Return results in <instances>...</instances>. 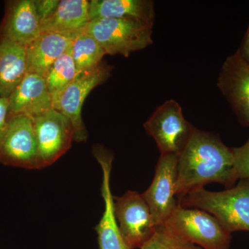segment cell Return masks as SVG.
Returning a JSON list of instances; mask_svg holds the SVG:
<instances>
[{
	"label": "cell",
	"instance_id": "52a82bcc",
	"mask_svg": "<svg viewBox=\"0 0 249 249\" xmlns=\"http://www.w3.org/2000/svg\"><path fill=\"white\" fill-rule=\"evenodd\" d=\"M0 163L24 169H38L37 142L31 118L22 115L7 118L0 134Z\"/></svg>",
	"mask_w": 249,
	"mask_h": 249
},
{
	"label": "cell",
	"instance_id": "9a60e30c",
	"mask_svg": "<svg viewBox=\"0 0 249 249\" xmlns=\"http://www.w3.org/2000/svg\"><path fill=\"white\" fill-rule=\"evenodd\" d=\"M79 34V33H78ZM77 34L41 33L26 48L27 73L45 78L55 60L70 49Z\"/></svg>",
	"mask_w": 249,
	"mask_h": 249
},
{
	"label": "cell",
	"instance_id": "7402d4cb",
	"mask_svg": "<svg viewBox=\"0 0 249 249\" xmlns=\"http://www.w3.org/2000/svg\"><path fill=\"white\" fill-rule=\"evenodd\" d=\"M235 169L239 179L249 180V139L245 145L232 148Z\"/></svg>",
	"mask_w": 249,
	"mask_h": 249
},
{
	"label": "cell",
	"instance_id": "ba28073f",
	"mask_svg": "<svg viewBox=\"0 0 249 249\" xmlns=\"http://www.w3.org/2000/svg\"><path fill=\"white\" fill-rule=\"evenodd\" d=\"M37 150L38 169L53 164L71 147L74 129L71 121L52 109L32 119Z\"/></svg>",
	"mask_w": 249,
	"mask_h": 249
},
{
	"label": "cell",
	"instance_id": "4fadbf2b",
	"mask_svg": "<svg viewBox=\"0 0 249 249\" xmlns=\"http://www.w3.org/2000/svg\"><path fill=\"white\" fill-rule=\"evenodd\" d=\"M40 34V20L34 0L6 2L4 18L0 25V38L27 47Z\"/></svg>",
	"mask_w": 249,
	"mask_h": 249
},
{
	"label": "cell",
	"instance_id": "ac0fdd59",
	"mask_svg": "<svg viewBox=\"0 0 249 249\" xmlns=\"http://www.w3.org/2000/svg\"><path fill=\"white\" fill-rule=\"evenodd\" d=\"M27 73L26 48L0 38V98H8Z\"/></svg>",
	"mask_w": 249,
	"mask_h": 249
},
{
	"label": "cell",
	"instance_id": "8fae6325",
	"mask_svg": "<svg viewBox=\"0 0 249 249\" xmlns=\"http://www.w3.org/2000/svg\"><path fill=\"white\" fill-rule=\"evenodd\" d=\"M217 85L241 124L249 127V65L239 49L223 63Z\"/></svg>",
	"mask_w": 249,
	"mask_h": 249
},
{
	"label": "cell",
	"instance_id": "5bb4252c",
	"mask_svg": "<svg viewBox=\"0 0 249 249\" xmlns=\"http://www.w3.org/2000/svg\"><path fill=\"white\" fill-rule=\"evenodd\" d=\"M8 99V117L22 115L34 119L53 109L45 78L35 73H27Z\"/></svg>",
	"mask_w": 249,
	"mask_h": 249
},
{
	"label": "cell",
	"instance_id": "5b68a950",
	"mask_svg": "<svg viewBox=\"0 0 249 249\" xmlns=\"http://www.w3.org/2000/svg\"><path fill=\"white\" fill-rule=\"evenodd\" d=\"M155 141L160 155H179L191 139L195 127L183 116L177 101L169 100L157 108L143 124Z\"/></svg>",
	"mask_w": 249,
	"mask_h": 249
},
{
	"label": "cell",
	"instance_id": "2e32d148",
	"mask_svg": "<svg viewBox=\"0 0 249 249\" xmlns=\"http://www.w3.org/2000/svg\"><path fill=\"white\" fill-rule=\"evenodd\" d=\"M89 21L103 18L131 19L153 24L155 9L151 0H91Z\"/></svg>",
	"mask_w": 249,
	"mask_h": 249
},
{
	"label": "cell",
	"instance_id": "603a6c76",
	"mask_svg": "<svg viewBox=\"0 0 249 249\" xmlns=\"http://www.w3.org/2000/svg\"><path fill=\"white\" fill-rule=\"evenodd\" d=\"M60 0H34L36 12L40 22L53 14Z\"/></svg>",
	"mask_w": 249,
	"mask_h": 249
},
{
	"label": "cell",
	"instance_id": "ffe728a7",
	"mask_svg": "<svg viewBox=\"0 0 249 249\" xmlns=\"http://www.w3.org/2000/svg\"><path fill=\"white\" fill-rule=\"evenodd\" d=\"M78 76L70 49L59 57L45 77L46 84L53 101Z\"/></svg>",
	"mask_w": 249,
	"mask_h": 249
},
{
	"label": "cell",
	"instance_id": "d6986e66",
	"mask_svg": "<svg viewBox=\"0 0 249 249\" xmlns=\"http://www.w3.org/2000/svg\"><path fill=\"white\" fill-rule=\"evenodd\" d=\"M78 75L98 67L106 55L104 49L90 34L80 31L70 47Z\"/></svg>",
	"mask_w": 249,
	"mask_h": 249
},
{
	"label": "cell",
	"instance_id": "cb8c5ba5",
	"mask_svg": "<svg viewBox=\"0 0 249 249\" xmlns=\"http://www.w3.org/2000/svg\"><path fill=\"white\" fill-rule=\"evenodd\" d=\"M8 109H9V99L0 98V134L4 129L8 118Z\"/></svg>",
	"mask_w": 249,
	"mask_h": 249
},
{
	"label": "cell",
	"instance_id": "8992f818",
	"mask_svg": "<svg viewBox=\"0 0 249 249\" xmlns=\"http://www.w3.org/2000/svg\"><path fill=\"white\" fill-rule=\"evenodd\" d=\"M112 67L101 62L93 70L80 73L53 101V108L67 116L73 124L74 142L88 140V133L82 117V108L87 96L96 87L109 78Z\"/></svg>",
	"mask_w": 249,
	"mask_h": 249
},
{
	"label": "cell",
	"instance_id": "d4e9b609",
	"mask_svg": "<svg viewBox=\"0 0 249 249\" xmlns=\"http://www.w3.org/2000/svg\"><path fill=\"white\" fill-rule=\"evenodd\" d=\"M238 49L242 56L249 65V26L247 33H246L245 37H244L242 47Z\"/></svg>",
	"mask_w": 249,
	"mask_h": 249
},
{
	"label": "cell",
	"instance_id": "277c9868",
	"mask_svg": "<svg viewBox=\"0 0 249 249\" xmlns=\"http://www.w3.org/2000/svg\"><path fill=\"white\" fill-rule=\"evenodd\" d=\"M193 245L204 249H229L231 233L217 218L203 210L182 207L178 203L164 224Z\"/></svg>",
	"mask_w": 249,
	"mask_h": 249
},
{
	"label": "cell",
	"instance_id": "7a4b0ae2",
	"mask_svg": "<svg viewBox=\"0 0 249 249\" xmlns=\"http://www.w3.org/2000/svg\"><path fill=\"white\" fill-rule=\"evenodd\" d=\"M240 180L237 186L224 191L199 188L178 199V203L182 207L209 213L231 233L249 232V180Z\"/></svg>",
	"mask_w": 249,
	"mask_h": 249
},
{
	"label": "cell",
	"instance_id": "6da1fadb",
	"mask_svg": "<svg viewBox=\"0 0 249 249\" xmlns=\"http://www.w3.org/2000/svg\"><path fill=\"white\" fill-rule=\"evenodd\" d=\"M238 179L232 148L227 146L215 134L195 127L178 157L175 191L178 200L208 183H221L228 189Z\"/></svg>",
	"mask_w": 249,
	"mask_h": 249
},
{
	"label": "cell",
	"instance_id": "30bf717a",
	"mask_svg": "<svg viewBox=\"0 0 249 249\" xmlns=\"http://www.w3.org/2000/svg\"><path fill=\"white\" fill-rule=\"evenodd\" d=\"M178 155H160L151 185L142 193L156 227L163 225L178 205L177 199Z\"/></svg>",
	"mask_w": 249,
	"mask_h": 249
},
{
	"label": "cell",
	"instance_id": "9c48e42d",
	"mask_svg": "<svg viewBox=\"0 0 249 249\" xmlns=\"http://www.w3.org/2000/svg\"><path fill=\"white\" fill-rule=\"evenodd\" d=\"M114 214L123 238L131 249H141L156 230L143 196L137 191L114 196Z\"/></svg>",
	"mask_w": 249,
	"mask_h": 249
},
{
	"label": "cell",
	"instance_id": "44dd1931",
	"mask_svg": "<svg viewBox=\"0 0 249 249\" xmlns=\"http://www.w3.org/2000/svg\"><path fill=\"white\" fill-rule=\"evenodd\" d=\"M140 249H201L188 242L165 225L156 228L153 235Z\"/></svg>",
	"mask_w": 249,
	"mask_h": 249
},
{
	"label": "cell",
	"instance_id": "e0dca14e",
	"mask_svg": "<svg viewBox=\"0 0 249 249\" xmlns=\"http://www.w3.org/2000/svg\"><path fill=\"white\" fill-rule=\"evenodd\" d=\"M89 1L60 0L58 7L40 22L41 33L77 34L89 22Z\"/></svg>",
	"mask_w": 249,
	"mask_h": 249
},
{
	"label": "cell",
	"instance_id": "3957f363",
	"mask_svg": "<svg viewBox=\"0 0 249 249\" xmlns=\"http://www.w3.org/2000/svg\"><path fill=\"white\" fill-rule=\"evenodd\" d=\"M152 27L153 24L136 19L103 18L89 21L83 31L97 40L106 55L127 58L153 43Z\"/></svg>",
	"mask_w": 249,
	"mask_h": 249
},
{
	"label": "cell",
	"instance_id": "7c38bea8",
	"mask_svg": "<svg viewBox=\"0 0 249 249\" xmlns=\"http://www.w3.org/2000/svg\"><path fill=\"white\" fill-rule=\"evenodd\" d=\"M93 155L101 165L103 172L101 195L105 211L96 227L100 249H131L125 243L114 214V196L111 193L110 175L114 156L101 145L93 147Z\"/></svg>",
	"mask_w": 249,
	"mask_h": 249
}]
</instances>
